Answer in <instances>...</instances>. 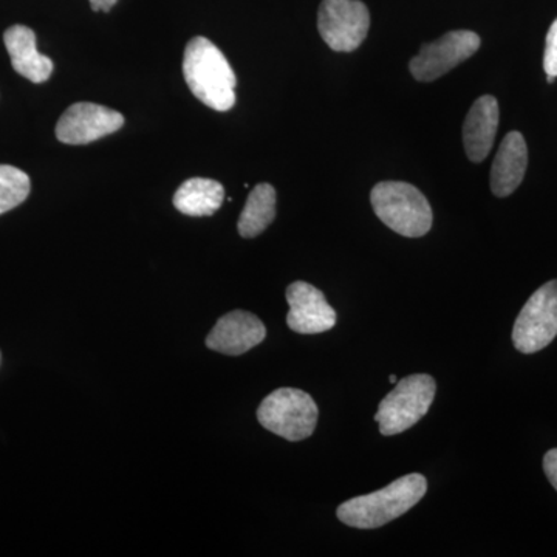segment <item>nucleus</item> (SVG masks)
Instances as JSON below:
<instances>
[{
    "label": "nucleus",
    "instance_id": "nucleus-18",
    "mask_svg": "<svg viewBox=\"0 0 557 557\" xmlns=\"http://www.w3.org/2000/svg\"><path fill=\"white\" fill-rule=\"evenodd\" d=\"M544 69L547 76L557 78V20L553 22L547 35V46H545Z\"/></svg>",
    "mask_w": 557,
    "mask_h": 557
},
{
    "label": "nucleus",
    "instance_id": "nucleus-16",
    "mask_svg": "<svg viewBox=\"0 0 557 557\" xmlns=\"http://www.w3.org/2000/svg\"><path fill=\"white\" fill-rule=\"evenodd\" d=\"M276 218V189L269 183L256 186L242 211L237 230L245 239H252L269 228Z\"/></svg>",
    "mask_w": 557,
    "mask_h": 557
},
{
    "label": "nucleus",
    "instance_id": "nucleus-5",
    "mask_svg": "<svg viewBox=\"0 0 557 557\" xmlns=\"http://www.w3.org/2000/svg\"><path fill=\"white\" fill-rule=\"evenodd\" d=\"M437 384L431 375H410L398 381L394 391L380 403L375 421L386 437L416 426L434 403Z\"/></svg>",
    "mask_w": 557,
    "mask_h": 557
},
{
    "label": "nucleus",
    "instance_id": "nucleus-4",
    "mask_svg": "<svg viewBox=\"0 0 557 557\" xmlns=\"http://www.w3.org/2000/svg\"><path fill=\"white\" fill-rule=\"evenodd\" d=\"M319 410L314 399L299 388L282 387L260 403L258 420L267 431L288 442H302L313 434Z\"/></svg>",
    "mask_w": 557,
    "mask_h": 557
},
{
    "label": "nucleus",
    "instance_id": "nucleus-10",
    "mask_svg": "<svg viewBox=\"0 0 557 557\" xmlns=\"http://www.w3.org/2000/svg\"><path fill=\"white\" fill-rule=\"evenodd\" d=\"M289 311L287 324L300 335H318L336 325V311L325 299L324 293L307 282H293L287 288Z\"/></svg>",
    "mask_w": 557,
    "mask_h": 557
},
{
    "label": "nucleus",
    "instance_id": "nucleus-2",
    "mask_svg": "<svg viewBox=\"0 0 557 557\" xmlns=\"http://www.w3.org/2000/svg\"><path fill=\"white\" fill-rule=\"evenodd\" d=\"M426 491L428 480L423 475H405L376 493L344 502L336 515L347 527L373 530L401 518L410 508L416 507Z\"/></svg>",
    "mask_w": 557,
    "mask_h": 557
},
{
    "label": "nucleus",
    "instance_id": "nucleus-17",
    "mask_svg": "<svg viewBox=\"0 0 557 557\" xmlns=\"http://www.w3.org/2000/svg\"><path fill=\"white\" fill-rule=\"evenodd\" d=\"M30 189V177L24 171L0 164V215L24 203Z\"/></svg>",
    "mask_w": 557,
    "mask_h": 557
},
{
    "label": "nucleus",
    "instance_id": "nucleus-14",
    "mask_svg": "<svg viewBox=\"0 0 557 557\" xmlns=\"http://www.w3.org/2000/svg\"><path fill=\"white\" fill-rule=\"evenodd\" d=\"M11 65L24 78L40 84L49 81L53 73V61L36 49V35L25 25H13L3 35Z\"/></svg>",
    "mask_w": 557,
    "mask_h": 557
},
{
    "label": "nucleus",
    "instance_id": "nucleus-15",
    "mask_svg": "<svg viewBox=\"0 0 557 557\" xmlns=\"http://www.w3.org/2000/svg\"><path fill=\"white\" fill-rule=\"evenodd\" d=\"M225 188L211 178H189L174 196V207L190 218H208L222 207Z\"/></svg>",
    "mask_w": 557,
    "mask_h": 557
},
{
    "label": "nucleus",
    "instance_id": "nucleus-9",
    "mask_svg": "<svg viewBox=\"0 0 557 557\" xmlns=\"http://www.w3.org/2000/svg\"><path fill=\"white\" fill-rule=\"evenodd\" d=\"M124 126V116L116 110L76 102L70 106L57 124V137L65 145H89Z\"/></svg>",
    "mask_w": 557,
    "mask_h": 557
},
{
    "label": "nucleus",
    "instance_id": "nucleus-6",
    "mask_svg": "<svg viewBox=\"0 0 557 557\" xmlns=\"http://www.w3.org/2000/svg\"><path fill=\"white\" fill-rule=\"evenodd\" d=\"M557 336V281L533 293L512 329V343L520 354L531 355L549 346Z\"/></svg>",
    "mask_w": 557,
    "mask_h": 557
},
{
    "label": "nucleus",
    "instance_id": "nucleus-7",
    "mask_svg": "<svg viewBox=\"0 0 557 557\" xmlns=\"http://www.w3.org/2000/svg\"><path fill=\"white\" fill-rule=\"evenodd\" d=\"M370 28L368 7L359 0H322L318 13V30L330 49L357 50Z\"/></svg>",
    "mask_w": 557,
    "mask_h": 557
},
{
    "label": "nucleus",
    "instance_id": "nucleus-13",
    "mask_svg": "<svg viewBox=\"0 0 557 557\" xmlns=\"http://www.w3.org/2000/svg\"><path fill=\"white\" fill-rule=\"evenodd\" d=\"M528 148L520 132H509L502 141L493 168H491V190L496 197H508L519 188L525 177Z\"/></svg>",
    "mask_w": 557,
    "mask_h": 557
},
{
    "label": "nucleus",
    "instance_id": "nucleus-20",
    "mask_svg": "<svg viewBox=\"0 0 557 557\" xmlns=\"http://www.w3.org/2000/svg\"><path fill=\"white\" fill-rule=\"evenodd\" d=\"M91 10L94 11H104V13H108V11L113 9V5H115L119 0H89Z\"/></svg>",
    "mask_w": 557,
    "mask_h": 557
},
{
    "label": "nucleus",
    "instance_id": "nucleus-12",
    "mask_svg": "<svg viewBox=\"0 0 557 557\" xmlns=\"http://www.w3.org/2000/svg\"><path fill=\"white\" fill-rule=\"evenodd\" d=\"M498 127V102L491 95L480 97L469 110L463 124V145L472 163L490 156Z\"/></svg>",
    "mask_w": 557,
    "mask_h": 557
},
{
    "label": "nucleus",
    "instance_id": "nucleus-19",
    "mask_svg": "<svg viewBox=\"0 0 557 557\" xmlns=\"http://www.w3.org/2000/svg\"><path fill=\"white\" fill-rule=\"evenodd\" d=\"M544 471L547 474L549 483L557 491V449L548 450L544 457Z\"/></svg>",
    "mask_w": 557,
    "mask_h": 557
},
{
    "label": "nucleus",
    "instance_id": "nucleus-8",
    "mask_svg": "<svg viewBox=\"0 0 557 557\" xmlns=\"http://www.w3.org/2000/svg\"><path fill=\"white\" fill-rule=\"evenodd\" d=\"M480 42L478 33L450 32L421 47L420 53L410 61V73L421 83H432L471 58L480 49Z\"/></svg>",
    "mask_w": 557,
    "mask_h": 557
},
{
    "label": "nucleus",
    "instance_id": "nucleus-1",
    "mask_svg": "<svg viewBox=\"0 0 557 557\" xmlns=\"http://www.w3.org/2000/svg\"><path fill=\"white\" fill-rule=\"evenodd\" d=\"M183 75L194 97L209 109L228 112L236 104V73L225 54L203 36L186 46Z\"/></svg>",
    "mask_w": 557,
    "mask_h": 557
},
{
    "label": "nucleus",
    "instance_id": "nucleus-11",
    "mask_svg": "<svg viewBox=\"0 0 557 557\" xmlns=\"http://www.w3.org/2000/svg\"><path fill=\"white\" fill-rule=\"evenodd\" d=\"M265 336V325L256 314L234 310L219 319L208 335L207 347L219 354L239 357L259 346Z\"/></svg>",
    "mask_w": 557,
    "mask_h": 557
},
{
    "label": "nucleus",
    "instance_id": "nucleus-21",
    "mask_svg": "<svg viewBox=\"0 0 557 557\" xmlns=\"http://www.w3.org/2000/svg\"><path fill=\"white\" fill-rule=\"evenodd\" d=\"M388 381H391L392 384H397L398 383L397 375L388 376Z\"/></svg>",
    "mask_w": 557,
    "mask_h": 557
},
{
    "label": "nucleus",
    "instance_id": "nucleus-3",
    "mask_svg": "<svg viewBox=\"0 0 557 557\" xmlns=\"http://www.w3.org/2000/svg\"><path fill=\"white\" fill-rule=\"evenodd\" d=\"M381 222L405 237L426 236L432 226V208L424 194L405 182H381L370 194Z\"/></svg>",
    "mask_w": 557,
    "mask_h": 557
}]
</instances>
